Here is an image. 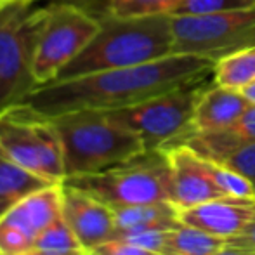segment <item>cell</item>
Here are the masks:
<instances>
[{"label": "cell", "instance_id": "obj_28", "mask_svg": "<svg viewBox=\"0 0 255 255\" xmlns=\"http://www.w3.org/2000/svg\"><path fill=\"white\" fill-rule=\"evenodd\" d=\"M42 2H45V3H73V5H78V7H82V9L89 10V12L94 14V16H96L94 5H98L99 12H101L99 17H103L108 14V2H110V0H42Z\"/></svg>", "mask_w": 255, "mask_h": 255}, {"label": "cell", "instance_id": "obj_20", "mask_svg": "<svg viewBox=\"0 0 255 255\" xmlns=\"http://www.w3.org/2000/svg\"><path fill=\"white\" fill-rule=\"evenodd\" d=\"M184 0H110L108 14L120 17L174 16Z\"/></svg>", "mask_w": 255, "mask_h": 255}, {"label": "cell", "instance_id": "obj_26", "mask_svg": "<svg viewBox=\"0 0 255 255\" xmlns=\"http://www.w3.org/2000/svg\"><path fill=\"white\" fill-rule=\"evenodd\" d=\"M228 135L231 141L236 142H254L255 141V104L249 108L245 113L240 117L235 125H231L226 130H221Z\"/></svg>", "mask_w": 255, "mask_h": 255}, {"label": "cell", "instance_id": "obj_22", "mask_svg": "<svg viewBox=\"0 0 255 255\" xmlns=\"http://www.w3.org/2000/svg\"><path fill=\"white\" fill-rule=\"evenodd\" d=\"M207 160V167L210 172L212 179L215 181V184L222 189L226 196H236V198H255L254 188L249 182V179H245L242 174H238L233 168L226 167V165L219 163L214 160Z\"/></svg>", "mask_w": 255, "mask_h": 255}, {"label": "cell", "instance_id": "obj_10", "mask_svg": "<svg viewBox=\"0 0 255 255\" xmlns=\"http://www.w3.org/2000/svg\"><path fill=\"white\" fill-rule=\"evenodd\" d=\"M63 182L28 195L0 217V255H23L47 226L61 217Z\"/></svg>", "mask_w": 255, "mask_h": 255}, {"label": "cell", "instance_id": "obj_33", "mask_svg": "<svg viewBox=\"0 0 255 255\" xmlns=\"http://www.w3.org/2000/svg\"><path fill=\"white\" fill-rule=\"evenodd\" d=\"M85 255H89V254H85Z\"/></svg>", "mask_w": 255, "mask_h": 255}, {"label": "cell", "instance_id": "obj_32", "mask_svg": "<svg viewBox=\"0 0 255 255\" xmlns=\"http://www.w3.org/2000/svg\"><path fill=\"white\" fill-rule=\"evenodd\" d=\"M2 2H7V0H0V3H2Z\"/></svg>", "mask_w": 255, "mask_h": 255}, {"label": "cell", "instance_id": "obj_1", "mask_svg": "<svg viewBox=\"0 0 255 255\" xmlns=\"http://www.w3.org/2000/svg\"><path fill=\"white\" fill-rule=\"evenodd\" d=\"M214 64L207 57L170 54L137 66L94 71L40 85L23 104L45 118L82 110H122L208 77Z\"/></svg>", "mask_w": 255, "mask_h": 255}, {"label": "cell", "instance_id": "obj_18", "mask_svg": "<svg viewBox=\"0 0 255 255\" xmlns=\"http://www.w3.org/2000/svg\"><path fill=\"white\" fill-rule=\"evenodd\" d=\"M226 247L224 238H217L193 226H181L170 229L161 255H214Z\"/></svg>", "mask_w": 255, "mask_h": 255}, {"label": "cell", "instance_id": "obj_24", "mask_svg": "<svg viewBox=\"0 0 255 255\" xmlns=\"http://www.w3.org/2000/svg\"><path fill=\"white\" fill-rule=\"evenodd\" d=\"M168 231L167 229H130V231H117L113 238L127 240V242L135 243L142 249H148L154 254L161 255L165 250Z\"/></svg>", "mask_w": 255, "mask_h": 255}, {"label": "cell", "instance_id": "obj_17", "mask_svg": "<svg viewBox=\"0 0 255 255\" xmlns=\"http://www.w3.org/2000/svg\"><path fill=\"white\" fill-rule=\"evenodd\" d=\"M52 184L57 182L26 170L0 149V217L28 195Z\"/></svg>", "mask_w": 255, "mask_h": 255}, {"label": "cell", "instance_id": "obj_14", "mask_svg": "<svg viewBox=\"0 0 255 255\" xmlns=\"http://www.w3.org/2000/svg\"><path fill=\"white\" fill-rule=\"evenodd\" d=\"M250 106L252 104L242 91L224 87L214 82V85H208L205 89L196 103L189 134H208V132L226 130L231 125H235Z\"/></svg>", "mask_w": 255, "mask_h": 255}, {"label": "cell", "instance_id": "obj_16", "mask_svg": "<svg viewBox=\"0 0 255 255\" xmlns=\"http://www.w3.org/2000/svg\"><path fill=\"white\" fill-rule=\"evenodd\" d=\"M117 231L130 229H174L181 226L179 208L174 202H154L111 208ZM115 231V233H117Z\"/></svg>", "mask_w": 255, "mask_h": 255}, {"label": "cell", "instance_id": "obj_4", "mask_svg": "<svg viewBox=\"0 0 255 255\" xmlns=\"http://www.w3.org/2000/svg\"><path fill=\"white\" fill-rule=\"evenodd\" d=\"M49 16L42 0L0 3V115L24 103L38 87L35 54Z\"/></svg>", "mask_w": 255, "mask_h": 255}, {"label": "cell", "instance_id": "obj_7", "mask_svg": "<svg viewBox=\"0 0 255 255\" xmlns=\"http://www.w3.org/2000/svg\"><path fill=\"white\" fill-rule=\"evenodd\" d=\"M0 149L17 165L52 182L61 184L66 177L63 146L51 118L24 104L0 115Z\"/></svg>", "mask_w": 255, "mask_h": 255}, {"label": "cell", "instance_id": "obj_5", "mask_svg": "<svg viewBox=\"0 0 255 255\" xmlns=\"http://www.w3.org/2000/svg\"><path fill=\"white\" fill-rule=\"evenodd\" d=\"M63 182L89 193L111 208L174 202L172 172L163 149L144 151L110 170L66 177Z\"/></svg>", "mask_w": 255, "mask_h": 255}, {"label": "cell", "instance_id": "obj_8", "mask_svg": "<svg viewBox=\"0 0 255 255\" xmlns=\"http://www.w3.org/2000/svg\"><path fill=\"white\" fill-rule=\"evenodd\" d=\"M174 54H191L219 61L255 45V5L200 16H170Z\"/></svg>", "mask_w": 255, "mask_h": 255}, {"label": "cell", "instance_id": "obj_25", "mask_svg": "<svg viewBox=\"0 0 255 255\" xmlns=\"http://www.w3.org/2000/svg\"><path fill=\"white\" fill-rule=\"evenodd\" d=\"M89 255H158L148 249L135 245L132 242L122 238H111L108 242L101 243V245L94 247L91 252H85Z\"/></svg>", "mask_w": 255, "mask_h": 255}, {"label": "cell", "instance_id": "obj_6", "mask_svg": "<svg viewBox=\"0 0 255 255\" xmlns=\"http://www.w3.org/2000/svg\"><path fill=\"white\" fill-rule=\"evenodd\" d=\"M207 87V77L198 78L134 106L106 113L122 127L139 135L146 151L163 149L191 132L196 103Z\"/></svg>", "mask_w": 255, "mask_h": 255}, {"label": "cell", "instance_id": "obj_9", "mask_svg": "<svg viewBox=\"0 0 255 255\" xmlns=\"http://www.w3.org/2000/svg\"><path fill=\"white\" fill-rule=\"evenodd\" d=\"M99 30V17L73 3H49L33 73L38 87L51 84L78 56Z\"/></svg>", "mask_w": 255, "mask_h": 255}, {"label": "cell", "instance_id": "obj_21", "mask_svg": "<svg viewBox=\"0 0 255 255\" xmlns=\"http://www.w3.org/2000/svg\"><path fill=\"white\" fill-rule=\"evenodd\" d=\"M33 250H42V252H51V254H78L85 252L82 249L80 242L77 240L75 233L68 226V222L61 215L59 219L52 222L51 226L40 233V236L35 242Z\"/></svg>", "mask_w": 255, "mask_h": 255}, {"label": "cell", "instance_id": "obj_19", "mask_svg": "<svg viewBox=\"0 0 255 255\" xmlns=\"http://www.w3.org/2000/svg\"><path fill=\"white\" fill-rule=\"evenodd\" d=\"M214 82L229 89H238L255 82V45L221 57L214 64Z\"/></svg>", "mask_w": 255, "mask_h": 255}, {"label": "cell", "instance_id": "obj_2", "mask_svg": "<svg viewBox=\"0 0 255 255\" xmlns=\"http://www.w3.org/2000/svg\"><path fill=\"white\" fill-rule=\"evenodd\" d=\"M174 54L170 16L99 17V30L56 80L104 70L130 68ZM54 80V82H56Z\"/></svg>", "mask_w": 255, "mask_h": 255}, {"label": "cell", "instance_id": "obj_30", "mask_svg": "<svg viewBox=\"0 0 255 255\" xmlns=\"http://www.w3.org/2000/svg\"><path fill=\"white\" fill-rule=\"evenodd\" d=\"M242 92L245 94V98L250 101V104H255V82H254V84H250V85H247V87H243Z\"/></svg>", "mask_w": 255, "mask_h": 255}, {"label": "cell", "instance_id": "obj_13", "mask_svg": "<svg viewBox=\"0 0 255 255\" xmlns=\"http://www.w3.org/2000/svg\"><path fill=\"white\" fill-rule=\"evenodd\" d=\"M255 217V198L221 196L179 210V221L217 238H231L243 231Z\"/></svg>", "mask_w": 255, "mask_h": 255}, {"label": "cell", "instance_id": "obj_29", "mask_svg": "<svg viewBox=\"0 0 255 255\" xmlns=\"http://www.w3.org/2000/svg\"><path fill=\"white\" fill-rule=\"evenodd\" d=\"M214 255H252V254L245 252V250L235 249V247H229V245H226L224 249H221L217 254H214Z\"/></svg>", "mask_w": 255, "mask_h": 255}, {"label": "cell", "instance_id": "obj_12", "mask_svg": "<svg viewBox=\"0 0 255 255\" xmlns=\"http://www.w3.org/2000/svg\"><path fill=\"white\" fill-rule=\"evenodd\" d=\"M61 215L75 233L85 252L115 236L117 224L111 207L89 193L63 182Z\"/></svg>", "mask_w": 255, "mask_h": 255}, {"label": "cell", "instance_id": "obj_3", "mask_svg": "<svg viewBox=\"0 0 255 255\" xmlns=\"http://www.w3.org/2000/svg\"><path fill=\"white\" fill-rule=\"evenodd\" d=\"M51 122L63 146L66 177L99 174L146 151L139 135L117 124L106 111H71Z\"/></svg>", "mask_w": 255, "mask_h": 255}, {"label": "cell", "instance_id": "obj_11", "mask_svg": "<svg viewBox=\"0 0 255 255\" xmlns=\"http://www.w3.org/2000/svg\"><path fill=\"white\" fill-rule=\"evenodd\" d=\"M167 154L174 184V203L179 210L226 196L215 184L207 167V160L184 142L163 148Z\"/></svg>", "mask_w": 255, "mask_h": 255}, {"label": "cell", "instance_id": "obj_27", "mask_svg": "<svg viewBox=\"0 0 255 255\" xmlns=\"http://www.w3.org/2000/svg\"><path fill=\"white\" fill-rule=\"evenodd\" d=\"M226 245L245 250V252L255 255V217L249 222V226L240 235L231 236V238L226 240Z\"/></svg>", "mask_w": 255, "mask_h": 255}, {"label": "cell", "instance_id": "obj_31", "mask_svg": "<svg viewBox=\"0 0 255 255\" xmlns=\"http://www.w3.org/2000/svg\"><path fill=\"white\" fill-rule=\"evenodd\" d=\"M23 255H85V252H78V254H51V252H42V250H31L28 254Z\"/></svg>", "mask_w": 255, "mask_h": 255}, {"label": "cell", "instance_id": "obj_15", "mask_svg": "<svg viewBox=\"0 0 255 255\" xmlns=\"http://www.w3.org/2000/svg\"><path fill=\"white\" fill-rule=\"evenodd\" d=\"M179 142L188 144L200 156L219 161L242 174L245 179H249L255 195V141L236 142L222 132H208V134H189Z\"/></svg>", "mask_w": 255, "mask_h": 255}, {"label": "cell", "instance_id": "obj_23", "mask_svg": "<svg viewBox=\"0 0 255 255\" xmlns=\"http://www.w3.org/2000/svg\"><path fill=\"white\" fill-rule=\"evenodd\" d=\"M254 5L255 0H184V3L179 7L175 14L200 16V14H217L238 9H249V7Z\"/></svg>", "mask_w": 255, "mask_h": 255}]
</instances>
